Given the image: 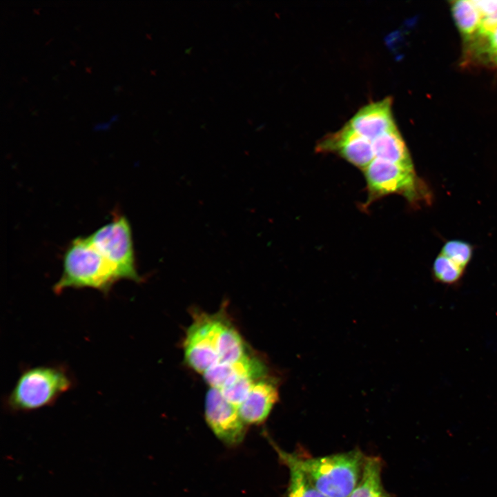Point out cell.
I'll return each instance as SVG.
<instances>
[{
	"label": "cell",
	"instance_id": "6da1fadb",
	"mask_svg": "<svg viewBox=\"0 0 497 497\" xmlns=\"http://www.w3.org/2000/svg\"><path fill=\"white\" fill-rule=\"evenodd\" d=\"M119 280L116 270L88 237H79L64 253L62 273L53 289L56 293L70 288H90L108 294Z\"/></svg>",
	"mask_w": 497,
	"mask_h": 497
},
{
	"label": "cell",
	"instance_id": "7a4b0ae2",
	"mask_svg": "<svg viewBox=\"0 0 497 497\" xmlns=\"http://www.w3.org/2000/svg\"><path fill=\"white\" fill-rule=\"evenodd\" d=\"M291 454L313 485L327 497H349L360 479L366 458L358 448L320 457Z\"/></svg>",
	"mask_w": 497,
	"mask_h": 497
},
{
	"label": "cell",
	"instance_id": "3957f363",
	"mask_svg": "<svg viewBox=\"0 0 497 497\" xmlns=\"http://www.w3.org/2000/svg\"><path fill=\"white\" fill-rule=\"evenodd\" d=\"M72 380L60 367L37 366L24 370L6 400L12 413L29 412L55 402L70 389Z\"/></svg>",
	"mask_w": 497,
	"mask_h": 497
},
{
	"label": "cell",
	"instance_id": "277c9868",
	"mask_svg": "<svg viewBox=\"0 0 497 497\" xmlns=\"http://www.w3.org/2000/svg\"><path fill=\"white\" fill-rule=\"evenodd\" d=\"M363 172L368 193L364 208L393 194L404 197L411 204L429 199L427 187L415 168L375 158Z\"/></svg>",
	"mask_w": 497,
	"mask_h": 497
},
{
	"label": "cell",
	"instance_id": "5b68a950",
	"mask_svg": "<svg viewBox=\"0 0 497 497\" xmlns=\"http://www.w3.org/2000/svg\"><path fill=\"white\" fill-rule=\"evenodd\" d=\"M89 240L116 270L120 280L140 282L137 273L130 225L124 215L112 220L88 237Z\"/></svg>",
	"mask_w": 497,
	"mask_h": 497
},
{
	"label": "cell",
	"instance_id": "8992f818",
	"mask_svg": "<svg viewBox=\"0 0 497 497\" xmlns=\"http://www.w3.org/2000/svg\"><path fill=\"white\" fill-rule=\"evenodd\" d=\"M220 315H199L187 331L184 357L187 364L204 373L219 362L217 335Z\"/></svg>",
	"mask_w": 497,
	"mask_h": 497
},
{
	"label": "cell",
	"instance_id": "52a82bcc",
	"mask_svg": "<svg viewBox=\"0 0 497 497\" xmlns=\"http://www.w3.org/2000/svg\"><path fill=\"white\" fill-rule=\"evenodd\" d=\"M206 421L222 442L229 446L241 443L246 434V423L238 407L226 400L220 390L211 388L205 400Z\"/></svg>",
	"mask_w": 497,
	"mask_h": 497
},
{
	"label": "cell",
	"instance_id": "ba28073f",
	"mask_svg": "<svg viewBox=\"0 0 497 497\" xmlns=\"http://www.w3.org/2000/svg\"><path fill=\"white\" fill-rule=\"evenodd\" d=\"M315 150L335 154L363 171L375 159L372 142L355 132L348 123L321 138Z\"/></svg>",
	"mask_w": 497,
	"mask_h": 497
},
{
	"label": "cell",
	"instance_id": "9c48e42d",
	"mask_svg": "<svg viewBox=\"0 0 497 497\" xmlns=\"http://www.w3.org/2000/svg\"><path fill=\"white\" fill-rule=\"evenodd\" d=\"M392 97L370 102L361 107L347 122L358 133L373 142L397 127L392 113Z\"/></svg>",
	"mask_w": 497,
	"mask_h": 497
},
{
	"label": "cell",
	"instance_id": "30bf717a",
	"mask_svg": "<svg viewBox=\"0 0 497 497\" xmlns=\"http://www.w3.org/2000/svg\"><path fill=\"white\" fill-rule=\"evenodd\" d=\"M279 398L275 381L262 378L253 384L248 395L238 407L240 415L247 425L264 422Z\"/></svg>",
	"mask_w": 497,
	"mask_h": 497
},
{
	"label": "cell",
	"instance_id": "8fae6325",
	"mask_svg": "<svg viewBox=\"0 0 497 497\" xmlns=\"http://www.w3.org/2000/svg\"><path fill=\"white\" fill-rule=\"evenodd\" d=\"M265 367L260 361L246 355L235 363L218 362L208 369L203 375L211 388L220 390L237 376L252 375L261 378L265 376Z\"/></svg>",
	"mask_w": 497,
	"mask_h": 497
},
{
	"label": "cell",
	"instance_id": "7c38bea8",
	"mask_svg": "<svg viewBox=\"0 0 497 497\" xmlns=\"http://www.w3.org/2000/svg\"><path fill=\"white\" fill-rule=\"evenodd\" d=\"M375 158L414 168L409 149L396 127L372 142Z\"/></svg>",
	"mask_w": 497,
	"mask_h": 497
},
{
	"label": "cell",
	"instance_id": "4fadbf2b",
	"mask_svg": "<svg viewBox=\"0 0 497 497\" xmlns=\"http://www.w3.org/2000/svg\"><path fill=\"white\" fill-rule=\"evenodd\" d=\"M269 441L277 453L280 460L289 470V483L286 497H327L313 485L294 460L291 453L280 449L271 439Z\"/></svg>",
	"mask_w": 497,
	"mask_h": 497
},
{
	"label": "cell",
	"instance_id": "5bb4252c",
	"mask_svg": "<svg viewBox=\"0 0 497 497\" xmlns=\"http://www.w3.org/2000/svg\"><path fill=\"white\" fill-rule=\"evenodd\" d=\"M382 467L379 457L366 456L360 479L349 497H393L382 485Z\"/></svg>",
	"mask_w": 497,
	"mask_h": 497
},
{
	"label": "cell",
	"instance_id": "9a60e30c",
	"mask_svg": "<svg viewBox=\"0 0 497 497\" xmlns=\"http://www.w3.org/2000/svg\"><path fill=\"white\" fill-rule=\"evenodd\" d=\"M217 351L220 362L235 363L247 355L240 335L226 320L221 317L218 328Z\"/></svg>",
	"mask_w": 497,
	"mask_h": 497
},
{
	"label": "cell",
	"instance_id": "2e32d148",
	"mask_svg": "<svg viewBox=\"0 0 497 497\" xmlns=\"http://www.w3.org/2000/svg\"><path fill=\"white\" fill-rule=\"evenodd\" d=\"M451 10L455 23L465 42L470 41L478 33L482 15L474 1L459 0L451 2Z\"/></svg>",
	"mask_w": 497,
	"mask_h": 497
},
{
	"label": "cell",
	"instance_id": "e0dca14e",
	"mask_svg": "<svg viewBox=\"0 0 497 497\" xmlns=\"http://www.w3.org/2000/svg\"><path fill=\"white\" fill-rule=\"evenodd\" d=\"M259 379L252 375L239 376L226 383L220 391L226 400L238 407Z\"/></svg>",
	"mask_w": 497,
	"mask_h": 497
},
{
	"label": "cell",
	"instance_id": "ac0fdd59",
	"mask_svg": "<svg viewBox=\"0 0 497 497\" xmlns=\"http://www.w3.org/2000/svg\"><path fill=\"white\" fill-rule=\"evenodd\" d=\"M465 270L454 263L441 253L435 258L432 265V275L436 282L454 285L464 275Z\"/></svg>",
	"mask_w": 497,
	"mask_h": 497
},
{
	"label": "cell",
	"instance_id": "d6986e66",
	"mask_svg": "<svg viewBox=\"0 0 497 497\" xmlns=\"http://www.w3.org/2000/svg\"><path fill=\"white\" fill-rule=\"evenodd\" d=\"M440 253L465 270L473 257L474 246L462 240H450L442 245Z\"/></svg>",
	"mask_w": 497,
	"mask_h": 497
},
{
	"label": "cell",
	"instance_id": "ffe728a7",
	"mask_svg": "<svg viewBox=\"0 0 497 497\" xmlns=\"http://www.w3.org/2000/svg\"><path fill=\"white\" fill-rule=\"evenodd\" d=\"M482 18L488 17L497 21V1H474Z\"/></svg>",
	"mask_w": 497,
	"mask_h": 497
},
{
	"label": "cell",
	"instance_id": "44dd1931",
	"mask_svg": "<svg viewBox=\"0 0 497 497\" xmlns=\"http://www.w3.org/2000/svg\"><path fill=\"white\" fill-rule=\"evenodd\" d=\"M488 59L497 66V26L489 35L484 51Z\"/></svg>",
	"mask_w": 497,
	"mask_h": 497
},
{
	"label": "cell",
	"instance_id": "7402d4cb",
	"mask_svg": "<svg viewBox=\"0 0 497 497\" xmlns=\"http://www.w3.org/2000/svg\"><path fill=\"white\" fill-rule=\"evenodd\" d=\"M111 122H112V121L110 120V121H108V122L97 124H96V125H95V126H93V127H94L93 129H94L95 130H107L108 128H110V126Z\"/></svg>",
	"mask_w": 497,
	"mask_h": 497
}]
</instances>
